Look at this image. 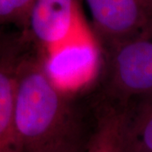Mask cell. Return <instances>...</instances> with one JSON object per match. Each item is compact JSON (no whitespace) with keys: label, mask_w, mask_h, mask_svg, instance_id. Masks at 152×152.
Here are the masks:
<instances>
[{"label":"cell","mask_w":152,"mask_h":152,"mask_svg":"<svg viewBox=\"0 0 152 152\" xmlns=\"http://www.w3.org/2000/svg\"><path fill=\"white\" fill-rule=\"evenodd\" d=\"M15 124L20 152H85L80 116L42 58L22 56L18 64Z\"/></svg>","instance_id":"1"},{"label":"cell","mask_w":152,"mask_h":152,"mask_svg":"<svg viewBox=\"0 0 152 152\" xmlns=\"http://www.w3.org/2000/svg\"><path fill=\"white\" fill-rule=\"evenodd\" d=\"M107 85L118 102H132L152 95V29L107 47Z\"/></svg>","instance_id":"2"},{"label":"cell","mask_w":152,"mask_h":152,"mask_svg":"<svg viewBox=\"0 0 152 152\" xmlns=\"http://www.w3.org/2000/svg\"><path fill=\"white\" fill-rule=\"evenodd\" d=\"M107 47L152 29V0H85Z\"/></svg>","instance_id":"3"},{"label":"cell","mask_w":152,"mask_h":152,"mask_svg":"<svg viewBox=\"0 0 152 152\" xmlns=\"http://www.w3.org/2000/svg\"><path fill=\"white\" fill-rule=\"evenodd\" d=\"M76 7L77 0H35L23 33L42 49L53 53L74 31Z\"/></svg>","instance_id":"4"},{"label":"cell","mask_w":152,"mask_h":152,"mask_svg":"<svg viewBox=\"0 0 152 152\" xmlns=\"http://www.w3.org/2000/svg\"><path fill=\"white\" fill-rule=\"evenodd\" d=\"M25 37L0 51V152H20L15 124V104L20 51Z\"/></svg>","instance_id":"5"},{"label":"cell","mask_w":152,"mask_h":152,"mask_svg":"<svg viewBox=\"0 0 152 152\" xmlns=\"http://www.w3.org/2000/svg\"><path fill=\"white\" fill-rule=\"evenodd\" d=\"M127 110L118 104L109 106L99 117L85 152H125Z\"/></svg>","instance_id":"6"},{"label":"cell","mask_w":152,"mask_h":152,"mask_svg":"<svg viewBox=\"0 0 152 152\" xmlns=\"http://www.w3.org/2000/svg\"><path fill=\"white\" fill-rule=\"evenodd\" d=\"M128 107L124 151L152 152V95Z\"/></svg>","instance_id":"7"},{"label":"cell","mask_w":152,"mask_h":152,"mask_svg":"<svg viewBox=\"0 0 152 152\" xmlns=\"http://www.w3.org/2000/svg\"><path fill=\"white\" fill-rule=\"evenodd\" d=\"M35 0H0V24H15L26 30Z\"/></svg>","instance_id":"8"}]
</instances>
